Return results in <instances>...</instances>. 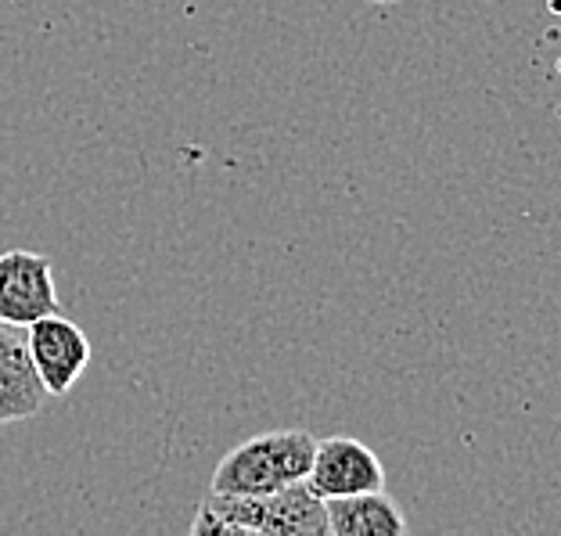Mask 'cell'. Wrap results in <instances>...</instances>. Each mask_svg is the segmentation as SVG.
Instances as JSON below:
<instances>
[{"label": "cell", "instance_id": "obj_1", "mask_svg": "<svg viewBox=\"0 0 561 536\" xmlns=\"http://www.w3.org/2000/svg\"><path fill=\"white\" fill-rule=\"evenodd\" d=\"M317 440L302 429H277L238 443L213 471L209 490L216 493H241V497H266L291 482L310 476Z\"/></svg>", "mask_w": 561, "mask_h": 536}, {"label": "cell", "instance_id": "obj_2", "mask_svg": "<svg viewBox=\"0 0 561 536\" xmlns=\"http://www.w3.org/2000/svg\"><path fill=\"white\" fill-rule=\"evenodd\" d=\"M25 346H30V361L50 397H66L91 364V339L58 310L25 324Z\"/></svg>", "mask_w": 561, "mask_h": 536}, {"label": "cell", "instance_id": "obj_3", "mask_svg": "<svg viewBox=\"0 0 561 536\" xmlns=\"http://www.w3.org/2000/svg\"><path fill=\"white\" fill-rule=\"evenodd\" d=\"M58 310V288L50 260L33 249L0 252V321L33 324L36 317Z\"/></svg>", "mask_w": 561, "mask_h": 536}, {"label": "cell", "instance_id": "obj_4", "mask_svg": "<svg viewBox=\"0 0 561 536\" xmlns=\"http://www.w3.org/2000/svg\"><path fill=\"white\" fill-rule=\"evenodd\" d=\"M306 482L328 501V497L386 490V468H381L378 454L367 443L350 436H331V440H317Z\"/></svg>", "mask_w": 561, "mask_h": 536}, {"label": "cell", "instance_id": "obj_5", "mask_svg": "<svg viewBox=\"0 0 561 536\" xmlns=\"http://www.w3.org/2000/svg\"><path fill=\"white\" fill-rule=\"evenodd\" d=\"M50 392L30 361L25 328L0 321V425L36 418L44 411Z\"/></svg>", "mask_w": 561, "mask_h": 536}, {"label": "cell", "instance_id": "obj_6", "mask_svg": "<svg viewBox=\"0 0 561 536\" xmlns=\"http://www.w3.org/2000/svg\"><path fill=\"white\" fill-rule=\"evenodd\" d=\"M328 536H403L407 518L386 490L328 497Z\"/></svg>", "mask_w": 561, "mask_h": 536}, {"label": "cell", "instance_id": "obj_7", "mask_svg": "<svg viewBox=\"0 0 561 536\" xmlns=\"http://www.w3.org/2000/svg\"><path fill=\"white\" fill-rule=\"evenodd\" d=\"M260 536H328L324 497L306 479L260 497Z\"/></svg>", "mask_w": 561, "mask_h": 536}, {"label": "cell", "instance_id": "obj_8", "mask_svg": "<svg viewBox=\"0 0 561 536\" xmlns=\"http://www.w3.org/2000/svg\"><path fill=\"white\" fill-rule=\"evenodd\" d=\"M191 533L195 536H260V497L209 490L202 497L195 522H191Z\"/></svg>", "mask_w": 561, "mask_h": 536}, {"label": "cell", "instance_id": "obj_9", "mask_svg": "<svg viewBox=\"0 0 561 536\" xmlns=\"http://www.w3.org/2000/svg\"><path fill=\"white\" fill-rule=\"evenodd\" d=\"M371 4H397V0H371Z\"/></svg>", "mask_w": 561, "mask_h": 536}]
</instances>
